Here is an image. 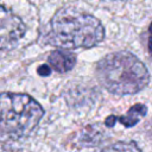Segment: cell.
<instances>
[{
  "mask_svg": "<svg viewBox=\"0 0 152 152\" xmlns=\"http://www.w3.org/2000/svg\"><path fill=\"white\" fill-rule=\"evenodd\" d=\"M25 32L26 26L23 20L0 4V52L13 49Z\"/></svg>",
  "mask_w": 152,
  "mask_h": 152,
  "instance_id": "cell-4",
  "label": "cell"
},
{
  "mask_svg": "<svg viewBox=\"0 0 152 152\" xmlns=\"http://www.w3.org/2000/svg\"><path fill=\"white\" fill-rule=\"evenodd\" d=\"M101 86L114 95H133L150 83L146 65L132 52L122 50L106 55L96 64Z\"/></svg>",
  "mask_w": 152,
  "mask_h": 152,
  "instance_id": "cell-2",
  "label": "cell"
},
{
  "mask_svg": "<svg viewBox=\"0 0 152 152\" xmlns=\"http://www.w3.org/2000/svg\"><path fill=\"white\" fill-rule=\"evenodd\" d=\"M43 115V107L32 96L0 93V141H17L28 137Z\"/></svg>",
  "mask_w": 152,
  "mask_h": 152,
  "instance_id": "cell-3",
  "label": "cell"
},
{
  "mask_svg": "<svg viewBox=\"0 0 152 152\" xmlns=\"http://www.w3.org/2000/svg\"><path fill=\"white\" fill-rule=\"evenodd\" d=\"M48 63L52 70L64 74L70 71L76 64V56L69 50L56 49L50 52L48 57Z\"/></svg>",
  "mask_w": 152,
  "mask_h": 152,
  "instance_id": "cell-5",
  "label": "cell"
},
{
  "mask_svg": "<svg viewBox=\"0 0 152 152\" xmlns=\"http://www.w3.org/2000/svg\"><path fill=\"white\" fill-rule=\"evenodd\" d=\"M100 152H141L140 147L135 141H118L114 142L104 148H102Z\"/></svg>",
  "mask_w": 152,
  "mask_h": 152,
  "instance_id": "cell-7",
  "label": "cell"
},
{
  "mask_svg": "<svg viewBox=\"0 0 152 152\" xmlns=\"http://www.w3.org/2000/svg\"><path fill=\"white\" fill-rule=\"evenodd\" d=\"M147 113V107L142 103H135L134 106H132L128 112L125 115L121 116H115V115H110L106 119L104 124L108 127H113L114 124L116 121H119L120 124H122L125 127H133L135 126L141 118H144Z\"/></svg>",
  "mask_w": 152,
  "mask_h": 152,
  "instance_id": "cell-6",
  "label": "cell"
},
{
  "mask_svg": "<svg viewBox=\"0 0 152 152\" xmlns=\"http://www.w3.org/2000/svg\"><path fill=\"white\" fill-rule=\"evenodd\" d=\"M147 50H148L150 55L152 56V23L150 24V27H148V38H147Z\"/></svg>",
  "mask_w": 152,
  "mask_h": 152,
  "instance_id": "cell-9",
  "label": "cell"
},
{
  "mask_svg": "<svg viewBox=\"0 0 152 152\" xmlns=\"http://www.w3.org/2000/svg\"><path fill=\"white\" fill-rule=\"evenodd\" d=\"M103 38L104 27L97 18L71 7L61 8L53 14L46 34L49 44L64 50L89 49Z\"/></svg>",
  "mask_w": 152,
  "mask_h": 152,
  "instance_id": "cell-1",
  "label": "cell"
},
{
  "mask_svg": "<svg viewBox=\"0 0 152 152\" xmlns=\"http://www.w3.org/2000/svg\"><path fill=\"white\" fill-rule=\"evenodd\" d=\"M51 66L50 65H48V64H43V65H40L38 69H37V72L40 75V76H43V77H45V76H49L50 74H51Z\"/></svg>",
  "mask_w": 152,
  "mask_h": 152,
  "instance_id": "cell-8",
  "label": "cell"
}]
</instances>
